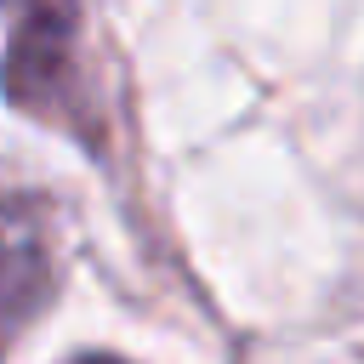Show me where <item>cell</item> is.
Masks as SVG:
<instances>
[{"label": "cell", "mask_w": 364, "mask_h": 364, "mask_svg": "<svg viewBox=\"0 0 364 364\" xmlns=\"http://www.w3.org/2000/svg\"><path fill=\"white\" fill-rule=\"evenodd\" d=\"M74 364H125V358H108V353H85V358H74Z\"/></svg>", "instance_id": "cell-3"}, {"label": "cell", "mask_w": 364, "mask_h": 364, "mask_svg": "<svg viewBox=\"0 0 364 364\" xmlns=\"http://www.w3.org/2000/svg\"><path fill=\"white\" fill-rule=\"evenodd\" d=\"M51 290H57L51 210L28 193H0V353L23 324L46 313Z\"/></svg>", "instance_id": "cell-2"}, {"label": "cell", "mask_w": 364, "mask_h": 364, "mask_svg": "<svg viewBox=\"0 0 364 364\" xmlns=\"http://www.w3.org/2000/svg\"><path fill=\"white\" fill-rule=\"evenodd\" d=\"M6 97L11 108L51 125H91V80H85V6L80 0H6Z\"/></svg>", "instance_id": "cell-1"}]
</instances>
